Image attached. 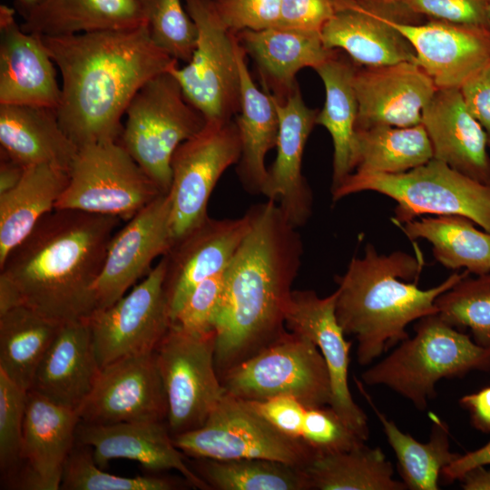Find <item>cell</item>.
I'll return each instance as SVG.
<instances>
[{
    "instance_id": "obj_9",
    "label": "cell",
    "mask_w": 490,
    "mask_h": 490,
    "mask_svg": "<svg viewBox=\"0 0 490 490\" xmlns=\"http://www.w3.org/2000/svg\"><path fill=\"white\" fill-rule=\"evenodd\" d=\"M162 193L119 142L80 147L54 209L129 220Z\"/></svg>"
},
{
    "instance_id": "obj_7",
    "label": "cell",
    "mask_w": 490,
    "mask_h": 490,
    "mask_svg": "<svg viewBox=\"0 0 490 490\" xmlns=\"http://www.w3.org/2000/svg\"><path fill=\"white\" fill-rule=\"evenodd\" d=\"M125 114L119 142L159 190L167 194L174 152L203 129L206 118L186 99L170 72L149 80L135 93Z\"/></svg>"
},
{
    "instance_id": "obj_48",
    "label": "cell",
    "mask_w": 490,
    "mask_h": 490,
    "mask_svg": "<svg viewBox=\"0 0 490 490\" xmlns=\"http://www.w3.org/2000/svg\"><path fill=\"white\" fill-rule=\"evenodd\" d=\"M242 402L279 431L291 438L299 440L307 408L299 401L290 397L281 396L262 401Z\"/></svg>"
},
{
    "instance_id": "obj_6",
    "label": "cell",
    "mask_w": 490,
    "mask_h": 490,
    "mask_svg": "<svg viewBox=\"0 0 490 490\" xmlns=\"http://www.w3.org/2000/svg\"><path fill=\"white\" fill-rule=\"evenodd\" d=\"M366 191L396 201L393 220L399 226L426 214H457L490 232V185L475 181L434 158L397 174L353 172L331 190L332 201Z\"/></svg>"
},
{
    "instance_id": "obj_20",
    "label": "cell",
    "mask_w": 490,
    "mask_h": 490,
    "mask_svg": "<svg viewBox=\"0 0 490 490\" xmlns=\"http://www.w3.org/2000/svg\"><path fill=\"white\" fill-rule=\"evenodd\" d=\"M77 410L59 406L27 391L20 467L12 488L58 490L65 462L76 443Z\"/></svg>"
},
{
    "instance_id": "obj_5",
    "label": "cell",
    "mask_w": 490,
    "mask_h": 490,
    "mask_svg": "<svg viewBox=\"0 0 490 490\" xmlns=\"http://www.w3.org/2000/svg\"><path fill=\"white\" fill-rule=\"evenodd\" d=\"M489 369V349L433 314L417 319L414 337L364 371L361 379L368 386L387 387L424 410L440 379Z\"/></svg>"
},
{
    "instance_id": "obj_18",
    "label": "cell",
    "mask_w": 490,
    "mask_h": 490,
    "mask_svg": "<svg viewBox=\"0 0 490 490\" xmlns=\"http://www.w3.org/2000/svg\"><path fill=\"white\" fill-rule=\"evenodd\" d=\"M337 293L321 298L314 290H292L287 307L285 326L289 331L309 338L320 350L329 374V407L364 441L369 436L368 418L354 401L348 387L351 342L336 316Z\"/></svg>"
},
{
    "instance_id": "obj_35",
    "label": "cell",
    "mask_w": 490,
    "mask_h": 490,
    "mask_svg": "<svg viewBox=\"0 0 490 490\" xmlns=\"http://www.w3.org/2000/svg\"><path fill=\"white\" fill-rule=\"evenodd\" d=\"M357 383L377 416L388 444L395 452L399 474L407 489L437 490L439 475L460 456L450 451L447 425L432 414L430 438L426 443L419 442L401 431L392 420L380 412L361 384L358 381Z\"/></svg>"
},
{
    "instance_id": "obj_53",
    "label": "cell",
    "mask_w": 490,
    "mask_h": 490,
    "mask_svg": "<svg viewBox=\"0 0 490 490\" xmlns=\"http://www.w3.org/2000/svg\"><path fill=\"white\" fill-rule=\"evenodd\" d=\"M25 168L0 151V193L15 187L21 181Z\"/></svg>"
},
{
    "instance_id": "obj_19",
    "label": "cell",
    "mask_w": 490,
    "mask_h": 490,
    "mask_svg": "<svg viewBox=\"0 0 490 490\" xmlns=\"http://www.w3.org/2000/svg\"><path fill=\"white\" fill-rule=\"evenodd\" d=\"M391 24L410 43L416 63L437 88H460L490 63V30L487 27L443 20Z\"/></svg>"
},
{
    "instance_id": "obj_3",
    "label": "cell",
    "mask_w": 490,
    "mask_h": 490,
    "mask_svg": "<svg viewBox=\"0 0 490 490\" xmlns=\"http://www.w3.org/2000/svg\"><path fill=\"white\" fill-rule=\"evenodd\" d=\"M122 220L54 209L0 265V292L59 324L88 320L93 286Z\"/></svg>"
},
{
    "instance_id": "obj_12",
    "label": "cell",
    "mask_w": 490,
    "mask_h": 490,
    "mask_svg": "<svg viewBox=\"0 0 490 490\" xmlns=\"http://www.w3.org/2000/svg\"><path fill=\"white\" fill-rule=\"evenodd\" d=\"M172 439L184 455L195 459L261 458L304 468L317 455L226 393L201 427Z\"/></svg>"
},
{
    "instance_id": "obj_45",
    "label": "cell",
    "mask_w": 490,
    "mask_h": 490,
    "mask_svg": "<svg viewBox=\"0 0 490 490\" xmlns=\"http://www.w3.org/2000/svg\"><path fill=\"white\" fill-rule=\"evenodd\" d=\"M224 288V271L196 285L176 314L172 323L195 333L214 331Z\"/></svg>"
},
{
    "instance_id": "obj_4",
    "label": "cell",
    "mask_w": 490,
    "mask_h": 490,
    "mask_svg": "<svg viewBox=\"0 0 490 490\" xmlns=\"http://www.w3.org/2000/svg\"><path fill=\"white\" fill-rule=\"evenodd\" d=\"M422 260L404 251L380 254L368 243L337 278L336 316L346 335L358 341L359 365L371 364L384 351L408 338V324L437 313L436 298L469 275L453 273L439 285L422 289Z\"/></svg>"
},
{
    "instance_id": "obj_13",
    "label": "cell",
    "mask_w": 490,
    "mask_h": 490,
    "mask_svg": "<svg viewBox=\"0 0 490 490\" xmlns=\"http://www.w3.org/2000/svg\"><path fill=\"white\" fill-rule=\"evenodd\" d=\"M240 153L234 119L207 122L201 132L176 149L171 162L168 192L174 240L209 217L212 191L226 170L238 163Z\"/></svg>"
},
{
    "instance_id": "obj_8",
    "label": "cell",
    "mask_w": 490,
    "mask_h": 490,
    "mask_svg": "<svg viewBox=\"0 0 490 490\" xmlns=\"http://www.w3.org/2000/svg\"><path fill=\"white\" fill-rule=\"evenodd\" d=\"M220 382L226 394L242 401L284 396L308 407L329 406L331 401L329 374L320 350L307 336L289 330L229 369Z\"/></svg>"
},
{
    "instance_id": "obj_56",
    "label": "cell",
    "mask_w": 490,
    "mask_h": 490,
    "mask_svg": "<svg viewBox=\"0 0 490 490\" xmlns=\"http://www.w3.org/2000/svg\"><path fill=\"white\" fill-rule=\"evenodd\" d=\"M487 28L490 30V8H489L488 16H487Z\"/></svg>"
},
{
    "instance_id": "obj_30",
    "label": "cell",
    "mask_w": 490,
    "mask_h": 490,
    "mask_svg": "<svg viewBox=\"0 0 490 490\" xmlns=\"http://www.w3.org/2000/svg\"><path fill=\"white\" fill-rule=\"evenodd\" d=\"M1 151L24 167L50 164L70 171L79 148L62 129L56 109L0 104Z\"/></svg>"
},
{
    "instance_id": "obj_39",
    "label": "cell",
    "mask_w": 490,
    "mask_h": 490,
    "mask_svg": "<svg viewBox=\"0 0 490 490\" xmlns=\"http://www.w3.org/2000/svg\"><path fill=\"white\" fill-rule=\"evenodd\" d=\"M195 472L216 490H309L304 468L261 458H196Z\"/></svg>"
},
{
    "instance_id": "obj_41",
    "label": "cell",
    "mask_w": 490,
    "mask_h": 490,
    "mask_svg": "<svg viewBox=\"0 0 490 490\" xmlns=\"http://www.w3.org/2000/svg\"><path fill=\"white\" fill-rule=\"evenodd\" d=\"M180 485L168 477H126L109 474L95 463L92 449L76 441L64 467V490H173Z\"/></svg>"
},
{
    "instance_id": "obj_55",
    "label": "cell",
    "mask_w": 490,
    "mask_h": 490,
    "mask_svg": "<svg viewBox=\"0 0 490 490\" xmlns=\"http://www.w3.org/2000/svg\"><path fill=\"white\" fill-rule=\"evenodd\" d=\"M42 0H15V5L17 11L24 17L31 10H33Z\"/></svg>"
},
{
    "instance_id": "obj_33",
    "label": "cell",
    "mask_w": 490,
    "mask_h": 490,
    "mask_svg": "<svg viewBox=\"0 0 490 490\" xmlns=\"http://www.w3.org/2000/svg\"><path fill=\"white\" fill-rule=\"evenodd\" d=\"M69 172L50 164L27 166L19 183L0 193V265L39 220L54 209Z\"/></svg>"
},
{
    "instance_id": "obj_27",
    "label": "cell",
    "mask_w": 490,
    "mask_h": 490,
    "mask_svg": "<svg viewBox=\"0 0 490 490\" xmlns=\"http://www.w3.org/2000/svg\"><path fill=\"white\" fill-rule=\"evenodd\" d=\"M100 371L88 321L64 323L38 366L30 390L78 411Z\"/></svg>"
},
{
    "instance_id": "obj_29",
    "label": "cell",
    "mask_w": 490,
    "mask_h": 490,
    "mask_svg": "<svg viewBox=\"0 0 490 490\" xmlns=\"http://www.w3.org/2000/svg\"><path fill=\"white\" fill-rule=\"evenodd\" d=\"M236 52L240 76V108L234 120L241 143L236 171L249 193L263 195L268 179L265 160L277 144L279 115L272 95L255 83L246 62L247 54L238 39Z\"/></svg>"
},
{
    "instance_id": "obj_57",
    "label": "cell",
    "mask_w": 490,
    "mask_h": 490,
    "mask_svg": "<svg viewBox=\"0 0 490 490\" xmlns=\"http://www.w3.org/2000/svg\"><path fill=\"white\" fill-rule=\"evenodd\" d=\"M387 1H390V2H391V0H387Z\"/></svg>"
},
{
    "instance_id": "obj_37",
    "label": "cell",
    "mask_w": 490,
    "mask_h": 490,
    "mask_svg": "<svg viewBox=\"0 0 490 490\" xmlns=\"http://www.w3.org/2000/svg\"><path fill=\"white\" fill-rule=\"evenodd\" d=\"M309 490H405L379 447L364 444L348 451L316 455L304 467Z\"/></svg>"
},
{
    "instance_id": "obj_42",
    "label": "cell",
    "mask_w": 490,
    "mask_h": 490,
    "mask_svg": "<svg viewBox=\"0 0 490 490\" xmlns=\"http://www.w3.org/2000/svg\"><path fill=\"white\" fill-rule=\"evenodd\" d=\"M183 4V0H148L147 26L160 48L187 64L196 49L198 28Z\"/></svg>"
},
{
    "instance_id": "obj_11",
    "label": "cell",
    "mask_w": 490,
    "mask_h": 490,
    "mask_svg": "<svg viewBox=\"0 0 490 490\" xmlns=\"http://www.w3.org/2000/svg\"><path fill=\"white\" fill-rule=\"evenodd\" d=\"M183 3L198 28L197 45L185 66L175 64L168 72L207 122L232 120L240 108L236 35L221 22L210 0Z\"/></svg>"
},
{
    "instance_id": "obj_51",
    "label": "cell",
    "mask_w": 490,
    "mask_h": 490,
    "mask_svg": "<svg viewBox=\"0 0 490 490\" xmlns=\"http://www.w3.org/2000/svg\"><path fill=\"white\" fill-rule=\"evenodd\" d=\"M460 404L468 410L475 429L490 433V386L462 397Z\"/></svg>"
},
{
    "instance_id": "obj_15",
    "label": "cell",
    "mask_w": 490,
    "mask_h": 490,
    "mask_svg": "<svg viewBox=\"0 0 490 490\" xmlns=\"http://www.w3.org/2000/svg\"><path fill=\"white\" fill-rule=\"evenodd\" d=\"M336 13L321 29L328 49L344 51L358 66L374 67L401 62L416 63L415 51L407 39L390 23H420L387 0H335Z\"/></svg>"
},
{
    "instance_id": "obj_24",
    "label": "cell",
    "mask_w": 490,
    "mask_h": 490,
    "mask_svg": "<svg viewBox=\"0 0 490 490\" xmlns=\"http://www.w3.org/2000/svg\"><path fill=\"white\" fill-rule=\"evenodd\" d=\"M0 104L59 107L62 88L41 36L24 32L15 10L0 5Z\"/></svg>"
},
{
    "instance_id": "obj_40",
    "label": "cell",
    "mask_w": 490,
    "mask_h": 490,
    "mask_svg": "<svg viewBox=\"0 0 490 490\" xmlns=\"http://www.w3.org/2000/svg\"><path fill=\"white\" fill-rule=\"evenodd\" d=\"M437 315L456 328H468L473 340L490 350V272L469 275L440 294L436 301Z\"/></svg>"
},
{
    "instance_id": "obj_22",
    "label": "cell",
    "mask_w": 490,
    "mask_h": 490,
    "mask_svg": "<svg viewBox=\"0 0 490 490\" xmlns=\"http://www.w3.org/2000/svg\"><path fill=\"white\" fill-rule=\"evenodd\" d=\"M353 83L358 103L356 129L420 124L423 110L437 90L414 62L356 65Z\"/></svg>"
},
{
    "instance_id": "obj_58",
    "label": "cell",
    "mask_w": 490,
    "mask_h": 490,
    "mask_svg": "<svg viewBox=\"0 0 490 490\" xmlns=\"http://www.w3.org/2000/svg\"><path fill=\"white\" fill-rule=\"evenodd\" d=\"M210 1H214V0H210Z\"/></svg>"
},
{
    "instance_id": "obj_1",
    "label": "cell",
    "mask_w": 490,
    "mask_h": 490,
    "mask_svg": "<svg viewBox=\"0 0 490 490\" xmlns=\"http://www.w3.org/2000/svg\"><path fill=\"white\" fill-rule=\"evenodd\" d=\"M40 36L62 74L59 123L78 148L119 142L135 93L179 63L152 41L147 24Z\"/></svg>"
},
{
    "instance_id": "obj_23",
    "label": "cell",
    "mask_w": 490,
    "mask_h": 490,
    "mask_svg": "<svg viewBox=\"0 0 490 490\" xmlns=\"http://www.w3.org/2000/svg\"><path fill=\"white\" fill-rule=\"evenodd\" d=\"M272 98L279 124L276 158L268 169L263 195L275 201L289 221L299 228L312 215L313 195L302 173V160L318 111L306 104L299 85L282 101Z\"/></svg>"
},
{
    "instance_id": "obj_21",
    "label": "cell",
    "mask_w": 490,
    "mask_h": 490,
    "mask_svg": "<svg viewBox=\"0 0 490 490\" xmlns=\"http://www.w3.org/2000/svg\"><path fill=\"white\" fill-rule=\"evenodd\" d=\"M250 224L249 211L234 219L210 216L174 240L163 255L164 289L172 321L184 300L202 280L225 270Z\"/></svg>"
},
{
    "instance_id": "obj_17",
    "label": "cell",
    "mask_w": 490,
    "mask_h": 490,
    "mask_svg": "<svg viewBox=\"0 0 490 490\" xmlns=\"http://www.w3.org/2000/svg\"><path fill=\"white\" fill-rule=\"evenodd\" d=\"M78 413L81 423L89 425L167 422V398L154 352L102 368Z\"/></svg>"
},
{
    "instance_id": "obj_49",
    "label": "cell",
    "mask_w": 490,
    "mask_h": 490,
    "mask_svg": "<svg viewBox=\"0 0 490 490\" xmlns=\"http://www.w3.org/2000/svg\"><path fill=\"white\" fill-rule=\"evenodd\" d=\"M335 13V0H281L279 26L321 33Z\"/></svg>"
},
{
    "instance_id": "obj_54",
    "label": "cell",
    "mask_w": 490,
    "mask_h": 490,
    "mask_svg": "<svg viewBox=\"0 0 490 490\" xmlns=\"http://www.w3.org/2000/svg\"><path fill=\"white\" fill-rule=\"evenodd\" d=\"M459 480L464 490H490V470L485 466L469 470Z\"/></svg>"
},
{
    "instance_id": "obj_50",
    "label": "cell",
    "mask_w": 490,
    "mask_h": 490,
    "mask_svg": "<svg viewBox=\"0 0 490 490\" xmlns=\"http://www.w3.org/2000/svg\"><path fill=\"white\" fill-rule=\"evenodd\" d=\"M459 89L467 109L485 130L490 146V63Z\"/></svg>"
},
{
    "instance_id": "obj_36",
    "label": "cell",
    "mask_w": 490,
    "mask_h": 490,
    "mask_svg": "<svg viewBox=\"0 0 490 490\" xmlns=\"http://www.w3.org/2000/svg\"><path fill=\"white\" fill-rule=\"evenodd\" d=\"M62 324L20 305L0 315V370L29 391L44 354Z\"/></svg>"
},
{
    "instance_id": "obj_16",
    "label": "cell",
    "mask_w": 490,
    "mask_h": 490,
    "mask_svg": "<svg viewBox=\"0 0 490 490\" xmlns=\"http://www.w3.org/2000/svg\"><path fill=\"white\" fill-rule=\"evenodd\" d=\"M174 242L169 194H161L113 236L93 286L95 310L115 303Z\"/></svg>"
},
{
    "instance_id": "obj_25",
    "label": "cell",
    "mask_w": 490,
    "mask_h": 490,
    "mask_svg": "<svg viewBox=\"0 0 490 490\" xmlns=\"http://www.w3.org/2000/svg\"><path fill=\"white\" fill-rule=\"evenodd\" d=\"M76 441L88 446L103 469L113 459H129L151 471L176 470L187 483L210 489L207 483L184 460L174 445L165 421L123 422L113 425L79 424Z\"/></svg>"
},
{
    "instance_id": "obj_44",
    "label": "cell",
    "mask_w": 490,
    "mask_h": 490,
    "mask_svg": "<svg viewBox=\"0 0 490 490\" xmlns=\"http://www.w3.org/2000/svg\"><path fill=\"white\" fill-rule=\"evenodd\" d=\"M299 440L317 455L348 451L366 442L329 406L307 407Z\"/></svg>"
},
{
    "instance_id": "obj_26",
    "label": "cell",
    "mask_w": 490,
    "mask_h": 490,
    "mask_svg": "<svg viewBox=\"0 0 490 490\" xmlns=\"http://www.w3.org/2000/svg\"><path fill=\"white\" fill-rule=\"evenodd\" d=\"M433 158L490 185L487 136L467 109L459 88H437L422 113Z\"/></svg>"
},
{
    "instance_id": "obj_31",
    "label": "cell",
    "mask_w": 490,
    "mask_h": 490,
    "mask_svg": "<svg viewBox=\"0 0 490 490\" xmlns=\"http://www.w3.org/2000/svg\"><path fill=\"white\" fill-rule=\"evenodd\" d=\"M148 0H42L21 28L43 36L137 28L147 24Z\"/></svg>"
},
{
    "instance_id": "obj_2",
    "label": "cell",
    "mask_w": 490,
    "mask_h": 490,
    "mask_svg": "<svg viewBox=\"0 0 490 490\" xmlns=\"http://www.w3.org/2000/svg\"><path fill=\"white\" fill-rule=\"evenodd\" d=\"M248 211L250 228L224 270L214 323L220 379L286 331V310L301 265V237L279 205L267 200Z\"/></svg>"
},
{
    "instance_id": "obj_10",
    "label": "cell",
    "mask_w": 490,
    "mask_h": 490,
    "mask_svg": "<svg viewBox=\"0 0 490 490\" xmlns=\"http://www.w3.org/2000/svg\"><path fill=\"white\" fill-rule=\"evenodd\" d=\"M215 347V331L195 333L172 323L154 351L172 436L201 427L225 395Z\"/></svg>"
},
{
    "instance_id": "obj_52",
    "label": "cell",
    "mask_w": 490,
    "mask_h": 490,
    "mask_svg": "<svg viewBox=\"0 0 490 490\" xmlns=\"http://www.w3.org/2000/svg\"><path fill=\"white\" fill-rule=\"evenodd\" d=\"M490 465V441L482 447L459 456L454 462L446 466L442 475L446 481L459 480L469 470L477 466Z\"/></svg>"
},
{
    "instance_id": "obj_46",
    "label": "cell",
    "mask_w": 490,
    "mask_h": 490,
    "mask_svg": "<svg viewBox=\"0 0 490 490\" xmlns=\"http://www.w3.org/2000/svg\"><path fill=\"white\" fill-rule=\"evenodd\" d=\"M224 25L232 33L279 26L281 0L211 1Z\"/></svg>"
},
{
    "instance_id": "obj_32",
    "label": "cell",
    "mask_w": 490,
    "mask_h": 490,
    "mask_svg": "<svg viewBox=\"0 0 490 490\" xmlns=\"http://www.w3.org/2000/svg\"><path fill=\"white\" fill-rule=\"evenodd\" d=\"M356 64L334 54L315 71L325 87V103L316 124L327 129L333 143L331 190L338 187L354 169L356 123L358 103L354 88Z\"/></svg>"
},
{
    "instance_id": "obj_28",
    "label": "cell",
    "mask_w": 490,
    "mask_h": 490,
    "mask_svg": "<svg viewBox=\"0 0 490 490\" xmlns=\"http://www.w3.org/2000/svg\"><path fill=\"white\" fill-rule=\"evenodd\" d=\"M247 55L254 61L263 89L282 101L298 86L296 76L307 67L314 70L336 49H328L321 33L272 27L234 33Z\"/></svg>"
},
{
    "instance_id": "obj_14",
    "label": "cell",
    "mask_w": 490,
    "mask_h": 490,
    "mask_svg": "<svg viewBox=\"0 0 490 490\" xmlns=\"http://www.w3.org/2000/svg\"><path fill=\"white\" fill-rule=\"evenodd\" d=\"M166 262L157 265L132 290L88 318L102 368L122 358L152 353L172 324L164 289Z\"/></svg>"
},
{
    "instance_id": "obj_47",
    "label": "cell",
    "mask_w": 490,
    "mask_h": 490,
    "mask_svg": "<svg viewBox=\"0 0 490 490\" xmlns=\"http://www.w3.org/2000/svg\"><path fill=\"white\" fill-rule=\"evenodd\" d=\"M405 11L429 20L487 27L490 0H391Z\"/></svg>"
},
{
    "instance_id": "obj_38",
    "label": "cell",
    "mask_w": 490,
    "mask_h": 490,
    "mask_svg": "<svg viewBox=\"0 0 490 490\" xmlns=\"http://www.w3.org/2000/svg\"><path fill=\"white\" fill-rule=\"evenodd\" d=\"M431 159V142L422 123L356 129L352 172L397 174Z\"/></svg>"
},
{
    "instance_id": "obj_43",
    "label": "cell",
    "mask_w": 490,
    "mask_h": 490,
    "mask_svg": "<svg viewBox=\"0 0 490 490\" xmlns=\"http://www.w3.org/2000/svg\"><path fill=\"white\" fill-rule=\"evenodd\" d=\"M27 391L0 370V468L8 485L20 465Z\"/></svg>"
},
{
    "instance_id": "obj_34",
    "label": "cell",
    "mask_w": 490,
    "mask_h": 490,
    "mask_svg": "<svg viewBox=\"0 0 490 490\" xmlns=\"http://www.w3.org/2000/svg\"><path fill=\"white\" fill-rule=\"evenodd\" d=\"M475 224L467 217L447 214L416 219L400 228L411 240L429 241L436 260L444 267L483 275L490 272V232Z\"/></svg>"
}]
</instances>
